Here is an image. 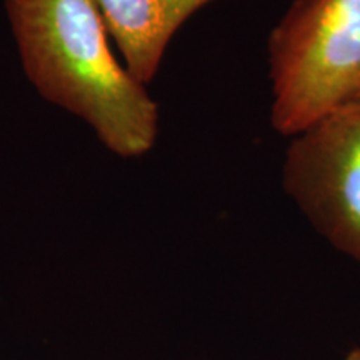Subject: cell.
<instances>
[{
    "label": "cell",
    "mask_w": 360,
    "mask_h": 360,
    "mask_svg": "<svg viewBox=\"0 0 360 360\" xmlns=\"http://www.w3.org/2000/svg\"><path fill=\"white\" fill-rule=\"evenodd\" d=\"M6 12L40 97L82 119L112 154L152 150L159 105L115 53L97 0H6Z\"/></svg>",
    "instance_id": "1"
},
{
    "label": "cell",
    "mask_w": 360,
    "mask_h": 360,
    "mask_svg": "<svg viewBox=\"0 0 360 360\" xmlns=\"http://www.w3.org/2000/svg\"><path fill=\"white\" fill-rule=\"evenodd\" d=\"M267 62L278 134L360 102V0H292L269 34Z\"/></svg>",
    "instance_id": "2"
},
{
    "label": "cell",
    "mask_w": 360,
    "mask_h": 360,
    "mask_svg": "<svg viewBox=\"0 0 360 360\" xmlns=\"http://www.w3.org/2000/svg\"><path fill=\"white\" fill-rule=\"evenodd\" d=\"M282 187L315 231L360 265V102L292 135Z\"/></svg>",
    "instance_id": "3"
},
{
    "label": "cell",
    "mask_w": 360,
    "mask_h": 360,
    "mask_svg": "<svg viewBox=\"0 0 360 360\" xmlns=\"http://www.w3.org/2000/svg\"><path fill=\"white\" fill-rule=\"evenodd\" d=\"M210 2L215 0H97L115 51L143 85L155 79L180 27Z\"/></svg>",
    "instance_id": "4"
},
{
    "label": "cell",
    "mask_w": 360,
    "mask_h": 360,
    "mask_svg": "<svg viewBox=\"0 0 360 360\" xmlns=\"http://www.w3.org/2000/svg\"><path fill=\"white\" fill-rule=\"evenodd\" d=\"M345 360H360V347L350 350V354L345 357Z\"/></svg>",
    "instance_id": "5"
}]
</instances>
